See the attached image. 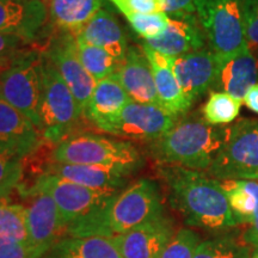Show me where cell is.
<instances>
[{
  "label": "cell",
  "mask_w": 258,
  "mask_h": 258,
  "mask_svg": "<svg viewBox=\"0 0 258 258\" xmlns=\"http://www.w3.org/2000/svg\"><path fill=\"white\" fill-rule=\"evenodd\" d=\"M29 46V42L17 35L0 32V73L11 67Z\"/></svg>",
  "instance_id": "cell-34"
},
{
  "label": "cell",
  "mask_w": 258,
  "mask_h": 258,
  "mask_svg": "<svg viewBox=\"0 0 258 258\" xmlns=\"http://www.w3.org/2000/svg\"><path fill=\"white\" fill-rule=\"evenodd\" d=\"M46 253L18 241L0 237V258H43Z\"/></svg>",
  "instance_id": "cell-37"
},
{
  "label": "cell",
  "mask_w": 258,
  "mask_h": 258,
  "mask_svg": "<svg viewBox=\"0 0 258 258\" xmlns=\"http://www.w3.org/2000/svg\"><path fill=\"white\" fill-rule=\"evenodd\" d=\"M76 42L77 51L83 66L97 83L112 76L117 71L121 62L110 53L80 38L76 37Z\"/></svg>",
  "instance_id": "cell-29"
},
{
  "label": "cell",
  "mask_w": 258,
  "mask_h": 258,
  "mask_svg": "<svg viewBox=\"0 0 258 258\" xmlns=\"http://www.w3.org/2000/svg\"><path fill=\"white\" fill-rule=\"evenodd\" d=\"M164 214L159 184L153 179L140 178L116 192L101 207L72 222L66 235L114 238Z\"/></svg>",
  "instance_id": "cell-2"
},
{
  "label": "cell",
  "mask_w": 258,
  "mask_h": 258,
  "mask_svg": "<svg viewBox=\"0 0 258 258\" xmlns=\"http://www.w3.org/2000/svg\"><path fill=\"white\" fill-rule=\"evenodd\" d=\"M43 258H123L114 238L63 237Z\"/></svg>",
  "instance_id": "cell-25"
},
{
  "label": "cell",
  "mask_w": 258,
  "mask_h": 258,
  "mask_svg": "<svg viewBox=\"0 0 258 258\" xmlns=\"http://www.w3.org/2000/svg\"><path fill=\"white\" fill-rule=\"evenodd\" d=\"M256 57L247 48L233 57L221 61L217 82L213 90L222 91L243 102L251 86L257 84Z\"/></svg>",
  "instance_id": "cell-23"
},
{
  "label": "cell",
  "mask_w": 258,
  "mask_h": 258,
  "mask_svg": "<svg viewBox=\"0 0 258 258\" xmlns=\"http://www.w3.org/2000/svg\"><path fill=\"white\" fill-rule=\"evenodd\" d=\"M170 206L190 227L220 234L239 226L218 179L207 172L157 164Z\"/></svg>",
  "instance_id": "cell-1"
},
{
  "label": "cell",
  "mask_w": 258,
  "mask_h": 258,
  "mask_svg": "<svg viewBox=\"0 0 258 258\" xmlns=\"http://www.w3.org/2000/svg\"><path fill=\"white\" fill-rule=\"evenodd\" d=\"M125 19L133 30L144 40L159 37L164 34L169 25L170 17L165 12L156 14H132L125 16Z\"/></svg>",
  "instance_id": "cell-31"
},
{
  "label": "cell",
  "mask_w": 258,
  "mask_h": 258,
  "mask_svg": "<svg viewBox=\"0 0 258 258\" xmlns=\"http://www.w3.org/2000/svg\"><path fill=\"white\" fill-rule=\"evenodd\" d=\"M40 118L44 140L57 145L78 134L85 115L54 64L42 53ZM86 120V118H85Z\"/></svg>",
  "instance_id": "cell-5"
},
{
  "label": "cell",
  "mask_w": 258,
  "mask_h": 258,
  "mask_svg": "<svg viewBox=\"0 0 258 258\" xmlns=\"http://www.w3.org/2000/svg\"><path fill=\"white\" fill-rule=\"evenodd\" d=\"M49 8L44 0H0V32L17 35L30 44L48 36Z\"/></svg>",
  "instance_id": "cell-12"
},
{
  "label": "cell",
  "mask_w": 258,
  "mask_h": 258,
  "mask_svg": "<svg viewBox=\"0 0 258 258\" xmlns=\"http://www.w3.org/2000/svg\"><path fill=\"white\" fill-rule=\"evenodd\" d=\"M131 101L127 92L114 76L99 80L86 106L85 118L98 131H104L116 120Z\"/></svg>",
  "instance_id": "cell-22"
},
{
  "label": "cell",
  "mask_w": 258,
  "mask_h": 258,
  "mask_svg": "<svg viewBox=\"0 0 258 258\" xmlns=\"http://www.w3.org/2000/svg\"><path fill=\"white\" fill-rule=\"evenodd\" d=\"M176 233L172 219L163 217L138 226L114 240L123 258H159Z\"/></svg>",
  "instance_id": "cell-16"
},
{
  "label": "cell",
  "mask_w": 258,
  "mask_h": 258,
  "mask_svg": "<svg viewBox=\"0 0 258 258\" xmlns=\"http://www.w3.org/2000/svg\"><path fill=\"white\" fill-rule=\"evenodd\" d=\"M112 76L120 82L132 101L159 105L152 67L141 46L128 47L125 57Z\"/></svg>",
  "instance_id": "cell-17"
},
{
  "label": "cell",
  "mask_w": 258,
  "mask_h": 258,
  "mask_svg": "<svg viewBox=\"0 0 258 258\" xmlns=\"http://www.w3.org/2000/svg\"><path fill=\"white\" fill-rule=\"evenodd\" d=\"M170 60L177 82L191 104L213 89L221 66L220 57L209 47Z\"/></svg>",
  "instance_id": "cell-14"
},
{
  "label": "cell",
  "mask_w": 258,
  "mask_h": 258,
  "mask_svg": "<svg viewBox=\"0 0 258 258\" xmlns=\"http://www.w3.org/2000/svg\"><path fill=\"white\" fill-rule=\"evenodd\" d=\"M243 103L249 110L254 112V114H258V83L251 86L244 97Z\"/></svg>",
  "instance_id": "cell-40"
},
{
  "label": "cell",
  "mask_w": 258,
  "mask_h": 258,
  "mask_svg": "<svg viewBox=\"0 0 258 258\" xmlns=\"http://www.w3.org/2000/svg\"><path fill=\"white\" fill-rule=\"evenodd\" d=\"M18 190L46 192L54 200L64 227L101 207L120 190L92 189L79 185L56 175L41 173L30 185H18ZM122 190V189H121Z\"/></svg>",
  "instance_id": "cell-9"
},
{
  "label": "cell",
  "mask_w": 258,
  "mask_h": 258,
  "mask_svg": "<svg viewBox=\"0 0 258 258\" xmlns=\"http://www.w3.org/2000/svg\"><path fill=\"white\" fill-rule=\"evenodd\" d=\"M153 50L167 57H177L206 48L207 40L196 18V15L170 17L169 25L159 37L144 40Z\"/></svg>",
  "instance_id": "cell-18"
},
{
  "label": "cell",
  "mask_w": 258,
  "mask_h": 258,
  "mask_svg": "<svg viewBox=\"0 0 258 258\" xmlns=\"http://www.w3.org/2000/svg\"><path fill=\"white\" fill-rule=\"evenodd\" d=\"M74 36L106 50L120 62L125 57L129 47L118 19L103 8Z\"/></svg>",
  "instance_id": "cell-21"
},
{
  "label": "cell",
  "mask_w": 258,
  "mask_h": 258,
  "mask_svg": "<svg viewBox=\"0 0 258 258\" xmlns=\"http://www.w3.org/2000/svg\"><path fill=\"white\" fill-rule=\"evenodd\" d=\"M254 57H256V66H257V71H258V53L254 54Z\"/></svg>",
  "instance_id": "cell-41"
},
{
  "label": "cell",
  "mask_w": 258,
  "mask_h": 258,
  "mask_svg": "<svg viewBox=\"0 0 258 258\" xmlns=\"http://www.w3.org/2000/svg\"><path fill=\"white\" fill-rule=\"evenodd\" d=\"M241 101L222 91H213L202 106V117L212 125H226L240 114Z\"/></svg>",
  "instance_id": "cell-30"
},
{
  "label": "cell",
  "mask_w": 258,
  "mask_h": 258,
  "mask_svg": "<svg viewBox=\"0 0 258 258\" xmlns=\"http://www.w3.org/2000/svg\"><path fill=\"white\" fill-rule=\"evenodd\" d=\"M42 173H50L92 189L121 190L129 184L134 173L115 167L56 163L49 160Z\"/></svg>",
  "instance_id": "cell-19"
},
{
  "label": "cell",
  "mask_w": 258,
  "mask_h": 258,
  "mask_svg": "<svg viewBox=\"0 0 258 258\" xmlns=\"http://www.w3.org/2000/svg\"><path fill=\"white\" fill-rule=\"evenodd\" d=\"M43 55L54 64L57 72L76 97L80 110L85 112L97 82L90 76L77 51L76 36L71 32L51 30L40 44Z\"/></svg>",
  "instance_id": "cell-10"
},
{
  "label": "cell",
  "mask_w": 258,
  "mask_h": 258,
  "mask_svg": "<svg viewBox=\"0 0 258 258\" xmlns=\"http://www.w3.org/2000/svg\"><path fill=\"white\" fill-rule=\"evenodd\" d=\"M122 15L165 12V0H108Z\"/></svg>",
  "instance_id": "cell-36"
},
{
  "label": "cell",
  "mask_w": 258,
  "mask_h": 258,
  "mask_svg": "<svg viewBox=\"0 0 258 258\" xmlns=\"http://www.w3.org/2000/svg\"><path fill=\"white\" fill-rule=\"evenodd\" d=\"M244 28L247 47L251 53H258V0H243Z\"/></svg>",
  "instance_id": "cell-35"
},
{
  "label": "cell",
  "mask_w": 258,
  "mask_h": 258,
  "mask_svg": "<svg viewBox=\"0 0 258 258\" xmlns=\"http://www.w3.org/2000/svg\"><path fill=\"white\" fill-rule=\"evenodd\" d=\"M141 48L152 67L159 105L177 117L185 115L192 104L177 82L170 57L153 50L145 43H141Z\"/></svg>",
  "instance_id": "cell-20"
},
{
  "label": "cell",
  "mask_w": 258,
  "mask_h": 258,
  "mask_svg": "<svg viewBox=\"0 0 258 258\" xmlns=\"http://www.w3.org/2000/svg\"><path fill=\"white\" fill-rule=\"evenodd\" d=\"M41 60V48L28 47L11 67L0 73V97L27 116L42 132Z\"/></svg>",
  "instance_id": "cell-7"
},
{
  "label": "cell",
  "mask_w": 258,
  "mask_h": 258,
  "mask_svg": "<svg viewBox=\"0 0 258 258\" xmlns=\"http://www.w3.org/2000/svg\"><path fill=\"white\" fill-rule=\"evenodd\" d=\"M177 120V116L159 105L143 104L131 99L116 120L103 132L112 137L143 141L147 145L167 133Z\"/></svg>",
  "instance_id": "cell-11"
},
{
  "label": "cell",
  "mask_w": 258,
  "mask_h": 258,
  "mask_svg": "<svg viewBox=\"0 0 258 258\" xmlns=\"http://www.w3.org/2000/svg\"><path fill=\"white\" fill-rule=\"evenodd\" d=\"M251 254L252 246L245 243L241 235L238 238L225 232L202 240L194 258H251Z\"/></svg>",
  "instance_id": "cell-28"
},
{
  "label": "cell",
  "mask_w": 258,
  "mask_h": 258,
  "mask_svg": "<svg viewBox=\"0 0 258 258\" xmlns=\"http://www.w3.org/2000/svg\"><path fill=\"white\" fill-rule=\"evenodd\" d=\"M207 173L218 180L258 179V120L241 118L230 125Z\"/></svg>",
  "instance_id": "cell-8"
},
{
  "label": "cell",
  "mask_w": 258,
  "mask_h": 258,
  "mask_svg": "<svg viewBox=\"0 0 258 258\" xmlns=\"http://www.w3.org/2000/svg\"><path fill=\"white\" fill-rule=\"evenodd\" d=\"M238 225H247L258 213V179L219 180Z\"/></svg>",
  "instance_id": "cell-26"
},
{
  "label": "cell",
  "mask_w": 258,
  "mask_h": 258,
  "mask_svg": "<svg viewBox=\"0 0 258 258\" xmlns=\"http://www.w3.org/2000/svg\"><path fill=\"white\" fill-rule=\"evenodd\" d=\"M196 0H165V14L169 17L195 15Z\"/></svg>",
  "instance_id": "cell-38"
},
{
  "label": "cell",
  "mask_w": 258,
  "mask_h": 258,
  "mask_svg": "<svg viewBox=\"0 0 258 258\" xmlns=\"http://www.w3.org/2000/svg\"><path fill=\"white\" fill-rule=\"evenodd\" d=\"M0 237L32 246L29 237L27 208L23 203L12 202L8 196L0 199Z\"/></svg>",
  "instance_id": "cell-27"
},
{
  "label": "cell",
  "mask_w": 258,
  "mask_h": 258,
  "mask_svg": "<svg viewBox=\"0 0 258 258\" xmlns=\"http://www.w3.org/2000/svg\"><path fill=\"white\" fill-rule=\"evenodd\" d=\"M51 160L115 167L132 173L138 172L145 164L143 153L131 141L91 133H78L55 145Z\"/></svg>",
  "instance_id": "cell-4"
},
{
  "label": "cell",
  "mask_w": 258,
  "mask_h": 258,
  "mask_svg": "<svg viewBox=\"0 0 258 258\" xmlns=\"http://www.w3.org/2000/svg\"><path fill=\"white\" fill-rule=\"evenodd\" d=\"M201 237L192 228H179L161 252L159 258H194Z\"/></svg>",
  "instance_id": "cell-32"
},
{
  "label": "cell",
  "mask_w": 258,
  "mask_h": 258,
  "mask_svg": "<svg viewBox=\"0 0 258 258\" xmlns=\"http://www.w3.org/2000/svg\"><path fill=\"white\" fill-rule=\"evenodd\" d=\"M49 28L76 35L102 9L103 0H48Z\"/></svg>",
  "instance_id": "cell-24"
},
{
  "label": "cell",
  "mask_w": 258,
  "mask_h": 258,
  "mask_svg": "<svg viewBox=\"0 0 258 258\" xmlns=\"http://www.w3.org/2000/svg\"><path fill=\"white\" fill-rule=\"evenodd\" d=\"M253 258H258V251L256 252V254H254V256H253Z\"/></svg>",
  "instance_id": "cell-42"
},
{
  "label": "cell",
  "mask_w": 258,
  "mask_h": 258,
  "mask_svg": "<svg viewBox=\"0 0 258 258\" xmlns=\"http://www.w3.org/2000/svg\"><path fill=\"white\" fill-rule=\"evenodd\" d=\"M195 15L209 48L225 61L247 49L243 0H196Z\"/></svg>",
  "instance_id": "cell-6"
},
{
  "label": "cell",
  "mask_w": 258,
  "mask_h": 258,
  "mask_svg": "<svg viewBox=\"0 0 258 258\" xmlns=\"http://www.w3.org/2000/svg\"><path fill=\"white\" fill-rule=\"evenodd\" d=\"M42 132L0 97V152L23 160L43 144Z\"/></svg>",
  "instance_id": "cell-15"
},
{
  "label": "cell",
  "mask_w": 258,
  "mask_h": 258,
  "mask_svg": "<svg viewBox=\"0 0 258 258\" xmlns=\"http://www.w3.org/2000/svg\"><path fill=\"white\" fill-rule=\"evenodd\" d=\"M25 200L30 243L47 254L53 245L66 237V227L60 218L56 203L46 192L19 190Z\"/></svg>",
  "instance_id": "cell-13"
},
{
  "label": "cell",
  "mask_w": 258,
  "mask_h": 258,
  "mask_svg": "<svg viewBox=\"0 0 258 258\" xmlns=\"http://www.w3.org/2000/svg\"><path fill=\"white\" fill-rule=\"evenodd\" d=\"M230 125H212L202 116H180L163 137L147 144L150 156L160 165L208 172L228 135Z\"/></svg>",
  "instance_id": "cell-3"
},
{
  "label": "cell",
  "mask_w": 258,
  "mask_h": 258,
  "mask_svg": "<svg viewBox=\"0 0 258 258\" xmlns=\"http://www.w3.org/2000/svg\"><path fill=\"white\" fill-rule=\"evenodd\" d=\"M244 241L252 247H258V213L252 219L250 224H247V228L241 234Z\"/></svg>",
  "instance_id": "cell-39"
},
{
  "label": "cell",
  "mask_w": 258,
  "mask_h": 258,
  "mask_svg": "<svg viewBox=\"0 0 258 258\" xmlns=\"http://www.w3.org/2000/svg\"><path fill=\"white\" fill-rule=\"evenodd\" d=\"M24 176L23 160L0 152V199L6 198L21 184Z\"/></svg>",
  "instance_id": "cell-33"
}]
</instances>
